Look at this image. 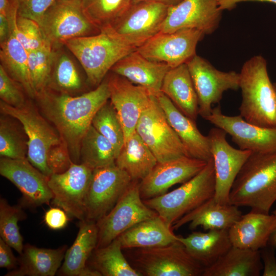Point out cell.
Returning <instances> with one entry per match:
<instances>
[{"label": "cell", "instance_id": "cell-40", "mask_svg": "<svg viewBox=\"0 0 276 276\" xmlns=\"http://www.w3.org/2000/svg\"><path fill=\"white\" fill-rule=\"evenodd\" d=\"M27 146L17 130L6 120L1 118L0 155L13 159L27 158Z\"/></svg>", "mask_w": 276, "mask_h": 276}, {"label": "cell", "instance_id": "cell-25", "mask_svg": "<svg viewBox=\"0 0 276 276\" xmlns=\"http://www.w3.org/2000/svg\"><path fill=\"white\" fill-rule=\"evenodd\" d=\"M276 227V216L250 211L242 215L228 229L232 246L260 250L267 246Z\"/></svg>", "mask_w": 276, "mask_h": 276}, {"label": "cell", "instance_id": "cell-15", "mask_svg": "<svg viewBox=\"0 0 276 276\" xmlns=\"http://www.w3.org/2000/svg\"><path fill=\"white\" fill-rule=\"evenodd\" d=\"M226 134L223 130L216 127L211 128L207 135L215 170L214 197L220 203H228L232 185L252 153L232 147L226 140Z\"/></svg>", "mask_w": 276, "mask_h": 276}, {"label": "cell", "instance_id": "cell-3", "mask_svg": "<svg viewBox=\"0 0 276 276\" xmlns=\"http://www.w3.org/2000/svg\"><path fill=\"white\" fill-rule=\"evenodd\" d=\"M239 88L242 97L239 115L252 124L276 128V90L262 56H255L244 63Z\"/></svg>", "mask_w": 276, "mask_h": 276}, {"label": "cell", "instance_id": "cell-49", "mask_svg": "<svg viewBox=\"0 0 276 276\" xmlns=\"http://www.w3.org/2000/svg\"><path fill=\"white\" fill-rule=\"evenodd\" d=\"M10 33V26L7 16L0 14V43L5 41Z\"/></svg>", "mask_w": 276, "mask_h": 276}, {"label": "cell", "instance_id": "cell-16", "mask_svg": "<svg viewBox=\"0 0 276 276\" xmlns=\"http://www.w3.org/2000/svg\"><path fill=\"white\" fill-rule=\"evenodd\" d=\"M204 35L194 29L159 32L136 50L146 58L165 63L172 68L186 63L196 55L197 43Z\"/></svg>", "mask_w": 276, "mask_h": 276}, {"label": "cell", "instance_id": "cell-46", "mask_svg": "<svg viewBox=\"0 0 276 276\" xmlns=\"http://www.w3.org/2000/svg\"><path fill=\"white\" fill-rule=\"evenodd\" d=\"M261 259L263 262V276H276V258L274 248L269 245L260 250Z\"/></svg>", "mask_w": 276, "mask_h": 276}, {"label": "cell", "instance_id": "cell-36", "mask_svg": "<svg viewBox=\"0 0 276 276\" xmlns=\"http://www.w3.org/2000/svg\"><path fill=\"white\" fill-rule=\"evenodd\" d=\"M83 12L99 30L111 26L132 4V0H80Z\"/></svg>", "mask_w": 276, "mask_h": 276}, {"label": "cell", "instance_id": "cell-51", "mask_svg": "<svg viewBox=\"0 0 276 276\" xmlns=\"http://www.w3.org/2000/svg\"><path fill=\"white\" fill-rule=\"evenodd\" d=\"M10 4V0H0V14L7 15Z\"/></svg>", "mask_w": 276, "mask_h": 276}, {"label": "cell", "instance_id": "cell-5", "mask_svg": "<svg viewBox=\"0 0 276 276\" xmlns=\"http://www.w3.org/2000/svg\"><path fill=\"white\" fill-rule=\"evenodd\" d=\"M63 44L81 64L88 82L97 86L119 60L136 50L119 42L107 27L97 34L70 39Z\"/></svg>", "mask_w": 276, "mask_h": 276}, {"label": "cell", "instance_id": "cell-13", "mask_svg": "<svg viewBox=\"0 0 276 276\" xmlns=\"http://www.w3.org/2000/svg\"><path fill=\"white\" fill-rule=\"evenodd\" d=\"M186 63L198 97L199 115L205 119L224 91L239 88V73L219 71L196 54Z\"/></svg>", "mask_w": 276, "mask_h": 276}, {"label": "cell", "instance_id": "cell-27", "mask_svg": "<svg viewBox=\"0 0 276 276\" xmlns=\"http://www.w3.org/2000/svg\"><path fill=\"white\" fill-rule=\"evenodd\" d=\"M160 91L185 115L196 120L198 97L187 63L171 68L166 74Z\"/></svg>", "mask_w": 276, "mask_h": 276}, {"label": "cell", "instance_id": "cell-53", "mask_svg": "<svg viewBox=\"0 0 276 276\" xmlns=\"http://www.w3.org/2000/svg\"><path fill=\"white\" fill-rule=\"evenodd\" d=\"M272 214L276 216V210L273 212Z\"/></svg>", "mask_w": 276, "mask_h": 276}, {"label": "cell", "instance_id": "cell-44", "mask_svg": "<svg viewBox=\"0 0 276 276\" xmlns=\"http://www.w3.org/2000/svg\"><path fill=\"white\" fill-rule=\"evenodd\" d=\"M72 163L68 150L63 143L54 146L50 149L47 163L52 174L65 172Z\"/></svg>", "mask_w": 276, "mask_h": 276}, {"label": "cell", "instance_id": "cell-48", "mask_svg": "<svg viewBox=\"0 0 276 276\" xmlns=\"http://www.w3.org/2000/svg\"><path fill=\"white\" fill-rule=\"evenodd\" d=\"M219 8L223 11L224 10H232L234 8L237 4L248 1H258L261 2H268L276 4V0H217Z\"/></svg>", "mask_w": 276, "mask_h": 276}, {"label": "cell", "instance_id": "cell-32", "mask_svg": "<svg viewBox=\"0 0 276 276\" xmlns=\"http://www.w3.org/2000/svg\"><path fill=\"white\" fill-rule=\"evenodd\" d=\"M158 162L148 146L135 131L125 142L116 165L126 172L132 180H142Z\"/></svg>", "mask_w": 276, "mask_h": 276}, {"label": "cell", "instance_id": "cell-12", "mask_svg": "<svg viewBox=\"0 0 276 276\" xmlns=\"http://www.w3.org/2000/svg\"><path fill=\"white\" fill-rule=\"evenodd\" d=\"M93 170L84 164L73 162L65 172L51 174L48 179L53 194L51 203L70 217L85 220V200Z\"/></svg>", "mask_w": 276, "mask_h": 276}, {"label": "cell", "instance_id": "cell-54", "mask_svg": "<svg viewBox=\"0 0 276 276\" xmlns=\"http://www.w3.org/2000/svg\"><path fill=\"white\" fill-rule=\"evenodd\" d=\"M273 84H274V87H275V90H276V83H273Z\"/></svg>", "mask_w": 276, "mask_h": 276}, {"label": "cell", "instance_id": "cell-41", "mask_svg": "<svg viewBox=\"0 0 276 276\" xmlns=\"http://www.w3.org/2000/svg\"><path fill=\"white\" fill-rule=\"evenodd\" d=\"M56 84L65 90H75L81 88L82 82L78 71L71 59L65 54L59 57L54 72Z\"/></svg>", "mask_w": 276, "mask_h": 276}, {"label": "cell", "instance_id": "cell-33", "mask_svg": "<svg viewBox=\"0 0 276 276\" xmlns=\"http://www.w3.org/2000/svg\"><path fill=\"white\" fill-rule=\"evenodd\" d=\"M1 65L8 75L19 83L31 97L33 90L28 69V52L10 30L7 39L1 43Z\"/></svg>", "mask_w": 276, "mask_h": 276}, {"label": "cell", "instance_id": "cell-35", "mask_svg": "<svg viewBox=\"0 0 276 276\" xmlns=\"http://www.w3.org/2000/svg\"><path fill=\"white\" fill-rule=\"evenodd\" d=\"M80 154V163L93 170L116 164L118 156L112 144L91 125L82 139Z\"/></svg>", "mask_w": 276, "mask_h": 276}, {"label": "cell", "instance_id": "cell-2", "mask_svg": "<svg viewBox=\"0 0 276 276\" xmlns=\"http://www.w3.org/2000/svg\"><path fill=\"white\" fill-rule=\"evenodd\" d=\"M276 201V152H252L237 175L228 203L269 214Z\"/></svg>", "mask_w": 276, "mask_h": 276}, {"label": "cell", "instance_id": "cell-31", "mask_svg": "<svg viewBox=\"0 0 276 276\" xmlns=\"http://www.w3.org/2000/svg\"><path fill=\"white\" fill-rule=\"evenodd\" d=\"M262 269L260 250L232 246L214 264L204 268L202 276H259Z\"/></svg>", "mask_w": 276, "mask_h": 276}, {"label": "cell", "instance_id": "cell-26", "mask_svg": "<svg viewBox=\"0 0 276 276\" xmlns=\"http://www.w3.org/2000/svg\"><path fill=\"white\" fill-rule=\"evenodd\" d=\"M238 208L220 203L213 197L176 221L171 228L177 230L189 223L192 230L198 226L205 231L228 229L242 215Z\"/></svg>", "mask_w": 276, "mask_h": 276}, {"label": "cell", "instance_id": "cell-21", "mask_svg": "<svg viewBox=\"0 0 276 276\" xmlns=\"http://www.w3.org/2000/svg\"><path fill=\"white\" fill-rule=\"evenodd\" d=\"M208 162L182 156L162 163H157L150 174L140 182L143 200L152 198L167 193L177 183H183L205 166Z\"/></svg>", "mask_w": 276, "mask_h": 276}, {"label": "cell", "instance_id": "cell-34", "mask_svg": "<svg viewBox=\"0 0 276 276\" xmlns=\"http://www.w3.org/2000/svg\"><path fill=\"white\" fill-rule=\"evenodd\" d=\"M122 249L118 238L105 246L96 248L88 260L89 267L101 276H141L127 260Z\"/></svg>", "mask_w": 276, "mask_h": 276}, {"label": "cell", "instance_id": "cell-39", "mask_svg": "<svg viewBox=\"0 0 276 276\" xmlns=\"http://www.w3.org/2000/svg\"><path fill=\"white\" fill-rule=\"evenodd\" d=\"M91 125L112 144L118 155L124 144L125 136L120 120L110 101L97 111Z\"/></svg>", "mask_w": 276, "mask_h": 276}, {"label": "cell", "instance_id": "cell-50", "mask_svg": "<svg viewBox=\"0 0 276 276\" xmlns=\"http://www.w3.org/2000/svg\"><path fill=\"white\" fill-rule=\"evenodd\" d=\"M182 1L183 0H132V3H136L144 1H149L158 3L168 7H171L177 5Z\"/></svg>", "mask_w": 276, "mask_h": 276}, {"label": "cell", "instance_id": "cell-7", "mask_svg": "<svg viewBox=\"0 0 276 276\" xmlns=\"http://www.w3.org/2000/svg\"><path fill=\"white\" fill-rule=\"evenodd\" d=\"M1 111L17 119L22 125L28 137V160L44 175L49 177L52 172L47 163L50 149L62 143L59 135L33 107L26 103L20 107L0 102Z\"/></svg>", "mask_w": 276, "mask_h": 276}, {"label": "cell", "instance_id": "cell-42", "mask_svg": "<svg viewBox=\"0 0 276 276\" xmlns=\"http://www.w3.org/2000/svg\"><path fill=\"white\" fill-rule=\"evenodd\" d=\"M13 79L0 65V98L5 103L15 107L26 104L24 96Z\"/></svg>", "mask_w": 276, "mask_h": 276}, {"label": "cell", "instance_id": "cell-24", "mask_svg": "<svg viewBox=\"0 0 276 276\" xmlns=\"http://www.w3.org/2000/svg\"><path fill=\"white\" fill-rule=\"evenodd\" d=\"M171 68L166 63L150 60L134 50L119 60L111 71L155 95L160 91L164 77Z\"/></svg>", "mask_w": 276, "mask_h": 276}, {"label": "cell", "instance_id": "cell-6", "mask_svg": "<svg viewBox=\"0 0 276 276\" xmlns=\"http://www.w3.org/2000/svg\"><path fill=\"white\" fill-rule=\"evenodd\" d=\"M132 249L134 268L142 276H199L204 269L178 240L163 246Z\"/></svg>", "mask_w": 276, "mask_h": 276}, {"label": "cell", "instance_id": "cell-37", "mask_svg": "<svg viewBox=\"0 0 276 276\" xmlns=\"http://www.w3.org/2000/svg\"><path fill=\"white\" fill-rule=\"evenodd\" d=\"M54 59L52 45L50 42L39 49L28 52L29 76L35 97L47 91Z\"/></svg>", "mask_w": 276, "mask_h": 276}, {"label": "cell", "instance_id": "cell-8", "mask_svg": "<svg viewBox=\"0 0 276 276\" xmlns=\"http://www.w3.org/2000/svg\"><path fill=\"white\" fill-rule=\"evenodd\" d=\"M169 7L153 2L132 3L118 20L107 28L121 43L136 50L160 32Z\"/></svg>", "mask_w": 276, "mask_h": 276}, {"label": "cell", "instance_id": "cell-47", "mask_svg": "<svg viewBox=\"0 0 276 276\" xmlns=\"http://www.w3.org/2000/svg\"><path fill=\"white\" fill-rule=\"evenodd\" d=\"M11 247L0 238V267L10 271L17 268L18 258H16Z\"/></svg>", "mask_w": 276, "mask_h": 276}, {"label": "cell", "instance_id": "cell-45", "mask_svg": "<svg viewBox=\"0 0 276 276\" xmlns=\"http://www.w3.org/2000/svg\"><path fill=\"white\" fill-rule=\"evenodd\" d=\"M70 217L62 209L54 206L45 212L44 222L47 226L53 230L64 228L67 224Z\"/></svg>", "mask_w": 276, "mask_h": 276}, {"label": "cell", "instance_id": "cell-20", "mask_svg": "<svg viewBox=\"0 0 276 276\" xmlns=\"http://www.w3.org/2000/svg\"><path fill=\"white\" fill-rule=\"evenodd\" d=\"M110 101L122 124L125 142L135 131L141 116L153 94L146 88L114 73L108 80Z\"/></svg>", "mask_w": 276, "mask_h": 276}, {"label": "cell", "instance_id": "cell-1", "mask_svg": "<svg viewBox=\"0 0 276 276\" xmlns=\"http://www.w3.org/2000/svg\"><path fill=\"white\" fill-rule=\"evenodd\" d=\"M38 98L43 112L55 126L72 162L80 163L82 139L96 113L110 99L107 81L79 96L51 95L46 91Z\"/></svg>", "mask_w": 276, "mask_h": 276}, {"label": "cell", "instance_id": "cell-52", "mask_svg": "<svg viewBox=\"0 0 276 276\" xmlns=\"http://www.w3.org/2000/svg\"><path fill=\"white\" fill-rule=\"evenodd\" d=\"M268 244L274 248H276V227L269 238Z\"/></svg>", "mask_w": 276, "mask_h": 276}, {"label": "cell", "instance_id": "cell-23", "mask_svg": "<svg viewBox=\"0 0 276 276\" xmlns=\"http://www.w3.org/2000/svg\"><path fill=\"white\" fill-rule=\"evenodd\" d=\"M98 227L96 222L79 221V231L72 246L67 248L63 262L57 272L62 276H101L87 266L89 258L97 248Z\"/></svg>", "mask_w": 276, "mask_h": 276}, {"label": "cell", "instance_id": "cell-19", "mask_svg": "<svg viewBox=\"0 0 276 276\" xmlns=\"http://www.w3.org/2000/svg\"><path fill=\"white\" fill-rule=\"evenodd\" d=\"M222 12L217 0H183L169 7L160 32L194 29L209 35L218 27Z\"/></svg>", "mask_w": 276, "mask_h": 276}, {"label": "cell", "instance_id": "cell-9", "mask_svg": "<svg viewBox=\"0 0 276 276\" xmlns=\"http://www.w3.org/2000/svg\"><path fill=\"white\" fill-rule=\"evenodd\" d=\"M135 131L158 163L189 156L153 95L141 116Z\"/></svg>", "mask_w": 276, "mask_h": 276}, {"label": "cell", "instance_id": "cell-30", "mask_svg": "<svg viewBox=\"0 0 276 276\" xmlns=\"http://www.w3.org/2000/svg\"><path fill=\"white\" fill-rule=\"evenodd\" d=\"M178 240L204 268L214 264L232 246L228 229L194 232L185 237L178 236Z\"/></svg>", "mask_w": 276, "mask_h": 276}, {"label": "cell", "instance_id": "cell-22", "mask_svg": "<svg viewBox=\"0 0 276 276\" xmlns=\"http://www.w3.org/2000/svg\"><path fill=\"white\" fill-rule=\"evenodd\" d=\"M154 96L189 156L205 162L211 159L209 138L200 132L195 121L182 113L162 91Z\"/></svg>", "mask_w": 276, "mask_h": 276}, {"label": "cell", "instance_id": "cell-28", "mask_svg": "<svg viewBox=\"0 0 276 276\" xmlns=\"http://www.w3.org/2000/svg\"><path fill=\"white\" fill-rule=\"evenodd\" d=\"M66 249V245L51 249L26 244L18 258L17 268L5 275L54 276L61 266Z\"/></svg>", "mask_w": 276, "mask_h": 276}, {"label": "cell", "instance_id": "cell-17", "mask_svg": "<svg viewBox=\"0 0 276 276\" xmlns=\"http://www.w3.org/2000/svg\"><path fill=\"white\" fill-rule=\"evenodd\" d=\"M0 174L21 192L19 204L23 208H35L51 202L53 194L49 186V177L32 165L27 158L1 157Z\"/></svg>", "mask_w": 276, "mask_h": 276}, {"label": "cell", "instance_id": "cell-10", "mask_svg": "<svg viewBox=\"0 0 276 276\" xmlns=\"http://www.w3.org/2000/svg\"><path fill=\"white\" fill-rule=\"evenodd\" d=\"M158 214L145 204L139 180L132 182L109 212L98 221L97 248L105 246L138 223Z\"/></svg>", "mask_w": 276, "mask_h": 276}, {"label": "cell", "instance_id": "cell-18", "mask_svg": "<svg viewBox=\"0 0 276 276\" xmlns=\"http://www.w3.org/2000/svg\"><path fill=\"white\" fill-rule=\"evenodd\" d=\"M205 120L231 135L240 149L254 153L276 152V128L252 124L240 115H225L220 106L213 108Z\"/></svg>", "mask_w": 276, "mask_h": 276}, {"label": "cell", "instance_id": "cell-43", "mask_svg": "<svg viewBox=\"0 0 276 276\" xmlns=\"http://www.w3.org/2000/svg\"><path fill=\"white\" fill-rule=\"evenodd\" d=\"M17 15L30 18L38 24L56 0H16Z\"/></svg>", "mask_w": 276, "mask_h": 276}, {"label": "cell", "instance_id": "cell-14", "mask_svg": "<svg viewBox=\"0 0 276 276\" xmlns=\"http://www.w3.org/2000/svg\"><path fill=\"white\" fill-rule=\"evenodd\" d=\"M132 181L116 164L94 169L85 200V219L97 222L108 214Z\"/></svg>", "mask_w": 276, "mask_h": 276}, {"label": "cell", "instance_id": "cell-4", "mask_svg": "<svg viewBox=\"0 0 276 276\" xmlns=\"http://www.w3.org/2000/svg\"><path fill=\"white\" fill-rule=\"evenodd\" d=\"M215 191V170L212 158L202 170L178 188L143 201L171 227L183 215L214 197Z\"/></svg>", "mask_w": 276, "mask_h": 276}, {"label": "cell", "instance_id": "cell-38", "mask_svg": "<svg viewBox=\"0 0 276 276\" xmlns=\"http://www.w3.org/2000/svg\"><path fill=\"white\" fill-rule=\"evenodd\" d=\"M22 208L20 204L11 205L6 199H0L1 238L19 255L22 252L24 245L18 222L26 218Z\"/></svg>", "mask_w": 276, "mask_h": 276}, {"label": "cell", "instance_id": "cell-29", "mask_svg": "<svg viewBox=\"0 0 276 276\" xmlns=\"http://www.w3.org/2000/svg\"><path fill=\"white\" fill-rule=\"evenodd\" d=\"M118 238L123 249H131L165 246L177 241L178 236L157 215L138 223Z\"/></svg>", "mask_w": 276, "mask_h": 276}, {"label": "cell", "instance_id": "cell-11", "mask_svg": "<svg viewBox=\"0 0 276 276\" xmlns=\"http://www.w3.org/2000/svg\"><path fill=\"white\" fill-rule=\"evenodd\" d=\"M39 24L46 40L52 45L100 32L84 14L80 0H56Z\"/></svg>", "mask_w": 276, "mask_h": 276}]
</instances>
